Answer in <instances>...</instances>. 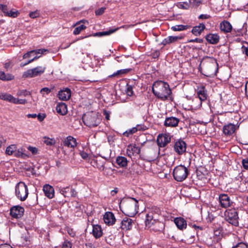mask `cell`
I'll return each instance as SVG.
<instances>
[{
  "label": "cell",
  "mask_w": 248,
  "mask_h": 248,
  "mask_svg": "<svg viewBox=\"0 0 248 248\" xmlns=\"http://www.w3.org/2000/svg\"><path fill=\"white\" fill-rule=\"evenodd\" d=\"M152 89L154 94L161 99H166L172 94L169 85L164 81H156L153 85Z\"/></svg>",
  "instance_id": "6da1fadb"
},
{
  "label": "cell",
  "mask_w": 248,
  "mask_h": 248,
  "mask_svg": "<svg viewBox=\"0 0 248 248\" xmlns=\"http://www.w3.org/2000/svg\"><path fill=\"white\" fill-rule=\"evenodd\" d=\"M201 71L206 75H214L217 71L218 65L215 60L213 58L206 57L201 63Z\"/></svg>",
  "instance_id": "7a4b0ae2"
},
{
  "label": "cell",
  "mask_w": 248,
  "mask_h": 248,
  "mask_svg": "<svg viewBox=\"0 0 248 248\" xmlns=\"http://www.w3.org/2000/svg\"><path fill=\"white\" fill-rule=\"evenodd\" d=\"M102 118L98 113L92 111L85 114L82 116V121L85 125L89 127H94L99 125Z\"/></svg>",
  "instance_id": "3957f363"
},
{
  "label": "cell",
  "mask_w": 248,
  "mask_h": 248,
  "mask_svg": "<svg viewBox=\"0 0 248 248\" xmlns=\"http://www.w3.org/2000/svg\"><path fill=\"white\" fill-rule=\"evenodd\" d=\"M188 176V170L185 166L182 165L177 166L174 170V178L177 181H183L187 178Z\"/></svg>",
  "instance_id": "277c9868"
},
{
  "label": "cell",
  "mask_w": 248,
  "mask_h": 248,
  "mask_svg": "<svg viewBox=\"0 0 248 248\" xmlns=\"http://www.w3.org/2000/svg\"><path fill=\"white\" fill-rule=\"evenodd\" d=\"M15 193L19 200L25 201L28 195V188L25 184L21 182L17 184L15 188Z\"/></svg>",
  "instance_id": "5b68a950"
},
{
  "label": "cell",
  "mask_w": 248,
  "mask_h": 248,
  "mask_svg": "<svg viewBox=\"0 0 248 248\" xmlns=\"http://www.w3.org/2000/svg\"><path fill=\"white\" fill-rule=\"evenodd\" d=\"M225 219L232 225L237 227L239 224V214L237 211L234 209L227 210L224 213Z\"/></svg>",
  "instance_id": "8992f818"
},
{
  "label": "cell",
  "mask_w": 248,
  "mask_h": 248,
  "mask_svg": "<svg viewBox=\"0 0 248 248\" xmlns=\"http://www.w3.org/2000/svg\"><path fill=\"white\" fill-rule=\"evenodd\" d=\"M0 99L15 104H25L27 103L26 100L15 98L11 94L4 93H0Z\"/></svg>",
  "instance_id": "52a82bcc"
},
{
  "label": "cell",
  "mask_w": 248,
  "mask_h": 248,
  "mask_svg": "<svg viewBox=\"0 0 248 248\" xmlns=\"http://www.w3.org/2000/svg\"><path fill=\"white\" fill-rule=\"evenodd\" d=\"M44 70H45V68L43 67H36L33 69H29L25 72L22 77L25 78L35 77L38 76L42 74Z\"/></svg>",
  "instance_id": "ba28073f"
},
{
  "label": "cell",
  "mask_w": 248,
  "mask_h": 248,
  "mask_svg": "<svg viewBox=\"0 0 248 248\" xmlns=\"http://www.w3.org/2000/svg\"><path fill=\"white\" fill-rule=\"evenodd\" d=\"M171 137L166 134H160L157 138V144L160 147H164L171 142Z\"/></svg>",
  "instance_id": "9c48e42d"
},
{
  "label": "cell",
  "mask_w": 248,
  "mask_h": 248,
  "mask_svg": "<svg viewBox=\"0 0 248 248\" xmlns=\"http://www.w3.org/2000/svg\"><path fill=\"white\" fill-rule=\"evenodd\" d=\"M24 210L20 206H16L12 207L10 210V215L15 219H19L24 215Z\"/></svg>",
  "instance_id": "30bf717a"
},
{
  "label": "cell",
  "mask_w": 248,
  "mask_h": 248,
  "mask_svg": "<svg viewBox=\"0 0 248 248\" xmlns=\"http://www.w3.org/2000/svg\"><path fill=\"white\" fill-rule=\"evenodd\" d=\"M186 144L183 141H178L174 144V150L179 155H182L184 154L186 152Z\"/></svg>",
  "instance_id": "8fae6325"
},
{
  "label": "cell",
  "mask_w": 248,
  "mask_h": 248,
  "mask_svg": "<svg viewBox=\"0 0 248 248\" xmlns=\"http://www.w3.org/2000/svg\"><path fill=\"white\" fill-rule=\"evenodd\" d=\"M104 223L108 226H112L116 223V219L113 213L110 212H107L104 215L103 217Z\"/></svg>",
  "instance_id": "7c38bea8"
},
{
  "label": "cell",
  "mask_w": 248,
  "mask_h": 248,
  "mask_svg": "<svg viewBox=\"0 0 248 248\" xmlns=\"http://www.w3.org/2000/svg\"><path fill=\"white\" fill-rule=\"evenodd\" d=\"M71 96L70 90L68 88L63 89L59 92L58 97L60 100L63 101H68L70 99Z\"/></svg>",
  "instance_id": "4fadbf2b"
},
{
  "label": "cell",
  "mask_w": 248,
  "mask_h": 248,
  "mask_svg": "<svg viewBox=\"0 0 248 248\" xmlns=\"http://www.w3.org/2000/svg\"><path fill=\"white\" fill-rule=\"evenodd\" d=\"M219 201L220 205L223 208H227L231 206L232 202L230 198L225 194L220 195Z\"/></svg>",
  "instance_id": "5bb4252c"
},
{
  "label": "cell",
  "mask_w": 248,
  "mask_h": 248,
  "mask_svg": "<svg viewBox=\"0 0 248 248\" xmlns=\"http://www.w3.org/2000/svg\"><path fill=\"white\" fill-rule=\"evenodd\" d=\"M43 190L45 196L48 199H51L54 197L55 194V190L52 186L48 184H46L44 186Z\"/></svg>",
  "instance_id": "9a60e30c"
},
{
  "label": "cell",
  "mask_w": 248,
  "mask_h": 248,
  "mask_svg": "<svg viewBox=\"0 0 248 248\" xmlns=\"http://www.w3.org/2000/svg\"><path fill=\"white\" fill-rule=\"evenodd\" d=\"M140 149L135 144H130L128 145L127 150V153L129 157L134 156L135 155L139 154Z\"/></svg>",
  "instance_id": "2e32d148"
},
{
  "label": "cell",
  "mask_w": 248,
  "mask_h": 248,
  "mask_svg": "<svg viewBox=\"0 0 248 248\" xmlns=\"http://www.w3.org/2000/svg\"><path fill=\"white\" fill-rule=\"evenodd\" d=\"M48 51L47 50H45V49H40V50H34L33 51H31L29 52H27L23 55V59H26V58H29V57H31L32 56L34 55H39L41 56V55L45 54L47 53Z\"/></svg>",
  "instance_id": "e0dca14e"
},
{
  "label": "cell",
  "mask_w": 248,
  "mask_h": 248,
  "mask_svg": "<svg viewBox=\"0 0 248 248\" xmlns=\"http://www.w3.org/2000/svg\"><path fill=\"white\" fill-rule=\"evenodd\" d=\"M174 223L177 225V227L178 228L179 230H184L186 229L187 227V224L185 220L184 219L181 217H178L174 219Z\"/></svg>",
  "instance_id": "ac0fdd59"
},
{
  "label": "cell",
  "mask_w": 248,
  "mask_h": 248,
  "mask_svg": "<svg viewBox=\"0 0 248 248\" xmlns=\"http://www.w3.org/2000/svg\"><path fill=\"white\" fill-rule=\"evenodd\" d=\"M236 130V127L234 124H230L224 126L223 128V132L227 136L232 135Z\"/></svg>",
  "instance_id": "d6986e66"
},
{
  "label": "cell",
  "mask_w": 248,
  "mask_h": 248,
  "mask_svg": "<svg viewBox=\"0 0 248 248\" xmlns=\"http://www.w3.org/2000/svg\"><path fill=\"white\" fill-rule=\"evenodd\" d=\"M133 223L131 220L129 218H126L122 220L121 223V227L125 231H129L132 227Z\"/></svg>",
  "instance_id": "ffe728a7"
},
{
  "label": "cell",
  "mask_w": 248,
  "mask_h": 248,
  "mask_svg": "<svg viewBox=\"0 0 248 248\" xmlns=\"http://www.w3.org/2000/svg\"><path fill=\"white\" fill-rule=\"evenodd\" d=\"M179 120L177 118L169 117L166 119L165 121L164 125L166 127H176L178 125Z\"/></svg>",
  "instance_id": "44dd1931"
},
{
  "label": "cell",
  "mask_w": 248,
  "mask_h": 248,
  "mask_svg": "<svg viewBox=\"0 0 248 248\" xmlns=\"http://www.w3.org/2000/svg\"><path fill=\"white\" fill-rule=\"evenodd\" d=\"M206 40L211 44H216L219 42L220 37L217 34H208L206 37Z\"/></svg>",
  "instance_id": "7402d4cb"
},
{
  "label": "cell",
  "mask_w": 248,
  "mask_h": 248,
  "mask_svg": "<svg viewBox=\"0 0 248 248\" xmlns=\"http://www.w3.org/2000/svg\"><path fill=\"white\" fill-rule=\"evenodd\" d=\"M56 111L61 115H65L68 112V108L66 104L64 103H59L56 107Z\"/></svg>",
  "instance_id": "603a6c76"
},
{
  "label": "cell",
  "mask_w": 248,
  "mask_h": 248,
  "mask_svg": "<svg viewBox=\"0 0 248 248\" xmlns=\"http://www.w3.org/2000/svg\"><path fill=\"white\" fill-rule=\"evenodd\" d=\"M220 30L225 33H229L232 30V26L229 22L224 21L220 23Z\"/></svg>",
  "instance_id": "cb8c5ba5"
},
{
  "label": "cell",
  "mask_w": 248,
  "mask_h": 248,
  "mask_svg": "<svg viewBox=\"0 0 248 248\" xmlns=\"http://www.w3.org/2000/svg\"><path fill=\"white\" fill-rule=\"evenodd\" d=\"M64 144L68 147L74 148L76 147L77 143L75 138L71 136H69L64 140Z\"/></svg>",
  "instance_id": "d4e9b609"
},
{
  "label": "cell",
  "mask_w": 248,
  "mask_h": 248,
  "mask_svg": "<svg viewBox=\"0 0 248 248\" xmlns=\"http://www.w3.org/2000/svg\"><path fill=\"white\" fill-rule=\"evenodd\" d=\"M93 235L96 239H99L103 235V232L101 226L98 225H94L93 228Z\"/></svg>",
  "instance_id": "484cf974"
},
{
  "label": "cell",
  "mask_w": 248,
  "mask_h": 248,
  "mask_svg": "<svg viewBox=\"0 0 248 248\" xmlns=\"http://www.w3.org/2000/svg\"><path fill=\"white\" fill-rule=\"evenodd\" d=\"M205 28H206V26H205V24L201 23L199 24V25L195 27L194 28H193L191 32L195 36H199L204 31Z\"/></svg>",
  "instance_id": "4316f807"
},
{
  "label": "cell",
  "mask_w": 248,
  "mask_h": 248,
  "mask_svg": "<svg viewBox=\"0 0 248 248\" xmlns=\"http://www.w3.org/2000/svg\"><path fill=\"white\" fill-rule=\"evenodd\" d=\"M198 94L201 101H204L207 99V94H206L204 87H199L198 89Z\"/></svg>",
  "instance_id": "83f0119b"
},
{
  "label": "cell",
  "mask_w": 248,
  "mask_h": 248,
  "mask_svg": "<svg viewBox=\"0 0 248 248\" xmlns=\"http://www.w3.org/2000/svg\"><path fill=\"white\" fill-rule=\"evenodd\" d=\"M14 79V77L11 74H6L4 72L0 71V80L5 81H11Z\"/></svg>",
  "instance_id": "f1b7e54d"
},
{
  "label": "cell",
  "mask_w": 248,
  "mask_h": 248,
  "mask_svg": "<svg viewBox=\"0 0 248 248\" xmlns=\"http://www.w3.org/2000/svg\"><path fill=\"white\" fill-rule=\"evenodd\" d=\"M116 162L120 167H125L127 165V160L123 157H118L116 159Z\"/></svg>",
  "instance_id": "f546056e"
},
{
  "label": "cell",
  "mask_w": 248,
  "mask_h": 248,
  "mask_svg": "<svg viewBox=\"0 0 248 248\" xmlns=\"http://www.w3.org/2000/svg\"><path fill=\"white\" fill-rule=\"evenodd\" d=\"M178 38H179L177 36H169L168 38L164 39L161 44L164 45H166L168 44L171 43L174 41H177Z\"/></svg>",
  "instance_id": "4dcf8cb0"
},
{
  "label": "cell",
  "mask_w": 248,
  "mask_h": 248,
  "mask_svg": "<svg viewBox=\"0 0 248 248\" xmlns=\"http://www.w3.org/2000/svg\"><path fill=\"white\" fill-rule=\"evenodd\" d=\"M16 150H17V146L16 145H10L9 147L6 148L5 153L7 155L11 156L16 152Z\"/></svg>",
  "instance_id": "1f68e13d"
},
{
  "label": "cell",
  "mask_w": 248,
  "mask_h": 248,
  "mask_svg": "<svg viewBox=\"0 0 248 248\" xmlns=\"http://www.w3.org/2000/svg\"><path fill=\"white\" fill-rule=\"evenodd\" d=\"M176 5L179 8L184 10L189 9V8L190 7V4L187 2H177L176 4Z\"/></svg>",
  "instance_id": "d6a6232c"
},
{
  "label": "cell",
  "mask_w": 248,
  "mask_h": 248,
  "mask_svg": "<svg viewBox=\"0 0 248 248\" xmlns=\"http://www.w3.org/2000/svg\"><path fill=\"white\" fill-rule=\"evenodd\" d=\"M190 27L189 26L180 25H177L173 27L172 30L174 31H182L185 30L187 29H189Z\"/></svg>",
  "instance_id": "836d02e7"
},
{
  "label": "cell",
  "mask_w": 248,
  "mask_h": 248,
  "mask_svg": "<svg viewBox=\"0 0 248 248\" xmlns=\"http://www.w3.org/2000/svg\"><path fill=\"white\" fill-rule=\"evenodd\" d=\"M6 16L12 17V18H16L19 15V13L17 10L12 9L10 11H8L5 13Z\"/></svg>",
  "instance_id": "e575fe53"
},
{
  "label": "cell",
  "mask_w": 248,
  "mask_h": 248,
  "mask_svg": "<svg viewBox=\"0 0 248 248\" xmlns=\"http://www.w3.org/2000/svg\"><path fill=\"white\" fill-rule=\"evenodd\" d=\"M86 26H85L84 25H81L78 27L74 29L73 34L75 35H79V34L81 33L82 31L84 30L85 29H86Z\"/></svg>",
  "instance_id": "d590c367"
},
{
  "label": "cell",
  "mask_w": 248,
  "mask_h": 248,
  "mask_svg": "<svg viewBox=\"0 0 248 248\" xmlns=\"http://www.w3.org/2000/svg\"><path fill=\"white\" fill-rule=\"evenodd\" d=\"M44 142L45 144L48 145H53L55 144V141L53 139H51L48 137H44Z\"/></svg>",
  "instance_id": "8d00e7d4"
},
{
  "label": "cell",
  "mask_w": 248,
  "mask_h": 248,
  "mask_svg": "<svg viewBox=\"0 0 248 248\" xmlns=\"http://www.w3.org/2000/svg\"><path fill=\"white\" fill-rule=\"evenodd\" d=\"M117 29H114L112 30L109 31H103V32H100V33H97V34H94V36H104V35H109L110 34L114 33L115 31L117 30Z\"/></svg>",
  "instance_id": "74e56055"
},
{
  "label": "cell",
  "mask_w": 248,
  "mask_h": 248,
  "mask_svg": "<svg viewBox=\"0 0 248 248\" xmlns=\"http://www.w3.org/2000/svg\"><path fill=\"white\" fill-rule=\"evenodd\" d=\"M190 5L193 7H197L201 4V0H190Z\"/></svg>",
  "instance_id": "f35d334b"
},
{
  "label": "cell",
  "mask_w": 248,
  "mask_h": 248,
  "mask_svg": "<svg viewBox=\"0 0 248 248\" xmlns=\"http://www.w3.org/2000/svg\"><path fill=\"white\" fill-rule=\"evenodd\" d=\"M106 8V7H101L100 8H98L97 9L95 12L96 16H101L104 13L105 11Z\"/></svg>",
  "instance_id": "ab89813d"
},
{
  "label": "cell",
  "mask_w": 248,
  "mask_h": 248,
  "mask_svg": "<svg viewBox=\"0 0 248 248\" xmlns=\"http://www.w3.org/2000/svg\"><path fill=\"white\" fill-rule=\"evenodd\" d=\"M138 130H139V129L138 128V127H136V128L135 127V128H132V129H131V130H128L127 132L124 133V135L125 136H128L129 135L132 134L133 133H135V132H136Z\"/></svg>",
  "instance_id": "60d3db41"
},
{
  "label": "cell",
  "mask_w": 248,
  "mask_h": 248,
  "mask_svg": "<svg viewBox=\"0 0 248 248\" xmlns=\"http://www.w3.org/2000/svg\"><path fill=\"white\" fill-rule=\"evenodd\" d=\"M15 155L18 157H22V158H27V157H28V156L26 154H24V153L21 152L20 151H18L17 152Z\"/></svg>",
  "instance_id": "b9f144b4"
},
{
  "label": "cell",
  "mask_w": 248,
  "mask_h": 248,
  "mask_svg": "<svg viewBox=\"0 0 248 248\" xmlns=\"http://www.w3.org/2000/svg\"><path fill=\"white\" fill-rule=\"evenodd\" d=\"M40 16V14L38 11H36L35 12H31L30 14V17L32 18H37Z\"/></svg>",
  "instance_id": "7bdbcfd3"
},
{
  "label": "cell",
  "mask_w": 248,
  "mask_h": 248,
  "mask_svg": "<svg viewBox=\"0 0 248 248\" xmlns=\"http://www.w3.org/2000/svg\"><path fill=\"white\" fill-rule=\"evenodd\" d=\"M28 149L31 152V153L33 155H36L38 153V148H36V147H29L28 148Z\"/></svg>",
  "instance_id": "ee69618b"
},
{
  "label": "cell",
  "mask_w": 248,
  "mask_h": 248,
  "mask_svg": "<svg viewBox=\"0 0 248 248\" xmlns=\"http://www.w3.org/2000/svg\"><path fill=\"white\" fill-rule=\"evenodd\" d=\"M46 117V114H38V120L40 122L43 121L45 119V118Z\"/></svg>",
  "instance_id": "f6af8a7d"
},
{
  "label": "cell",
  "mask_w": 248,
  "mask_h": 248,
  "mask_svg": "<svg viewBox=\"0 0 248 248\" xmlns=\"http://www.w3.org/2000/svg\"><path fill=\"white\" fill-rule=\"evenodd\" d=\"M50 92H51V90L49 89L48 88H43L41 90V91H40V93L43 94H48L50 93Z\"/></svg>",
  "instance_id": "bcb514c9"
},
{
  "label": "cell",
  "mask_w": 248,
  "mask_h": 248,
  "mask_svg": "<svg viewBox=\"0 0 248 248\" xmlns=\"http://www.w3.org/2000/svg\"><path fill=\"white\" fill-rule=\"evenodd\" d=\"M62 247L64 248H71L72 244L69 241H65L63 244Z\"/></svg>",
  "instance_id": "7dc6e473"
},
{
  "label": "cell",
  "mask_w": 248,
  "mask_h": 248,
  "mask_svg": "<svg viewBox=\"0 0 248 248\" xmlns=\"http://www.w3.org/2000/svg\"><path fill=\"white\" fill-rule=\"evenodd\" d=\"M242 164L244 168L246 170L248 169V159H245L242 161Z\"/></svg>",
  "instance_id": "c3c4849f"
},
{
  "label": "cell",
  "mask_w": 248,
  "mask_h": 248,
  "mask_svg": "<svg viewBox=\"0 0 248 248\" xmlns=\"http://www.w3.org/2000/svg\"><path fill=\"white\" fill-rule=\"evenodd\" d=\"M209 18H210V16L209 15H201L199 17V19H207Z\"/></svg>",
  "instance_id": "681fc988"
},
{
  "label": "cell",
  "mask_w": 248,
  "mask_h": 248,
  "mask_svg": "<svg viewBox=\"0 0 248 248\" xmlns=\"http://www.w3.org/2000/svg\"><path fill=\"white\" fill-rule=\"evenodd\" d=\"M127 94L128 96H131L133 94V91H132V89L131 87H128L127 90Z\"/></svg>",
  "instance_id": "f907efd6"
},
{
  "label": "cell",
  "mask_w": 248,
  "mask_h": 248,
  "mask_svg": "<svg viewBox=\"0 0 248 248\" xmlns=\"http://www.w3.org/2000/svg\"><path fill=\"white\" fill-rule=\"evenodd\" d=\"M80 154L81 155V157L84 159H87V157H88V155L84 152H81Z\"/></svg>",
  "instance_id": "816d5d0a"
},
{
  "label": "cell",
  "mask_w": 248,
  "mask_h": 248,
  "mask_svg": "<svg viewBox=\"0 0 248 248\" xmlns=\"http://www.w3.org/2000/svg\"><path fill=\"white\" fill-rule=\"evenodd\" d=\"M247 245L245 244V243H241L239 244L236 245V246H235V247H243V248H247Z\"/></svg>",
  "instance_id": "f5cc1de1"
},
{
  "label": "cell",
  "mask_w": 248,
  "mask_h": 248,
  "mask_svg": "<svg viewBox=\"0 0 248 248\" xmlns=\"http://www.w3.org/2000/svg\"><path fill=\"white\" fill-rule=\"evenodd\" d=\"M242 51H243L244 53L246 54V55H247V51H248V48L247 47H245V46H243L242 47Z\"/></svg>",
  "instance_id": "db71d44e"
},
{
  "label": "cell",
  "mask_w": 248,
  "mask_h": 248,
  "mask_svg": "<svg viewBox=\"0 0 248 248\" xmlns=\"http://www.w3.org/2000/svg\"><path fill=\"white\" fill-rule=\"evenodd\" d=\"M81 22L83 23H85V22H88V21H85V20H82V21H80L78 22L77 23H76V24H75V25H74V26L77 25L78 24H81Z\"/></svg>",
  "instance_id": "11a10c76"
},
{
  "label": "cell",
  "mask_w": 248,
  "mask_h": 248,
  "mask_svg": "<svg viewBox=\"0 0 248 248\" xmlns=\"http://www.w3.org/2000/svg\"><path fill=\"white\" fill-rule=\"evenodd\" d=\"M37 115H36V114H29L28 115V117L29 118H35L36 117Z\"/></svg>",
  "instance_id": "9f6ffc18"
},
{
  "label": "cell",
  "mask_w": 248,
  "mask_h": 248,
  "mask_svg": "<svg viewBox=\"0 0 248 248\" xmlns=\"http://www.w3.org/2000/svg\"><path fill=\"white\" fill-rule=\"evenodd\" d=\"M190 42H198L199 43L202 42L203 40H201L200 39H196L195 40H191Z\"/></svg>",
  "instance_id": "6f0895ef"
},
{
  "label": "cell",
  "mask_w": 248,
  "mask_h": 248,
  "mask_svg": "<svg viewBox=\"0 0 248 248\" xmlns=\"http://www.w3.org/2000/svg\"><path fill=\"white\" fill-rule=\"evenodd\" d=\"M5 247H10V248H11V246H10L9 245L5 244H2L0 246V248H5Z\"/></svg>",
  "instance_id": "680465c9"
},
{
  "label": "cell",
  "mask_w": 248,
  "mask_h": 248,
  "mask_svg": "<svg viewBox=\"0 0 248 248\" xmlns=\"http://www.w3.org/2000/svg\"><path fill=\"white\" fill-rule=\"evenodd\" d=\"M1 146H2V144H1V142H0V148H1Z\"/></svg>",
  "instance_id": "91938a15"
}]
</instances>
